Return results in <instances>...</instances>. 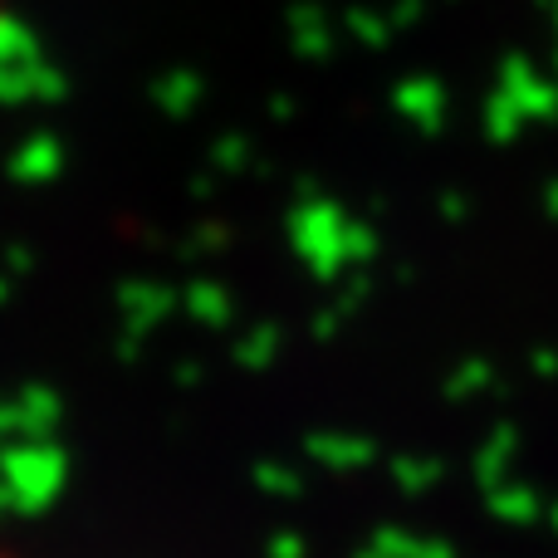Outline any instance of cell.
<instances>
[{
  "label": "cell",
  "mask_w": 558,
  "mask_h": 558,
  "mask_svg": "<svg viewBox=\"0 0 558 558\" xmlns=\"http://www.w3.org/2000/svg\"><path fill=\"white\" fill-rule=\"evenodd\" d=\"M0 558H5V554H0Z\"/></svg>",
  "instance_id": "cell-1"
}]
</instances>
